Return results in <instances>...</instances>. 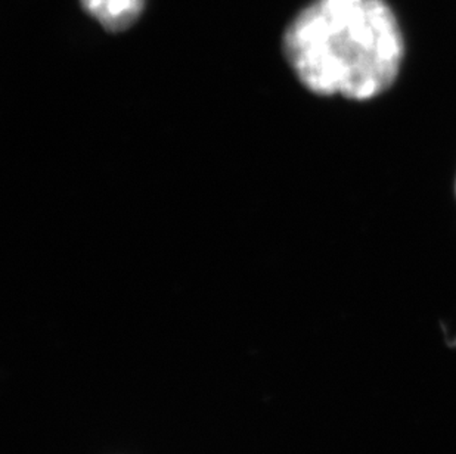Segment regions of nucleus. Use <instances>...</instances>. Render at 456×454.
I'll return each mask as SVG.
<instances>
[{
    "mask_svg": "<svg viewBox=\"0 0 456 454\" xmlns=\"http://www.w3.org/2000/svg\"><path fill=\"white\" fill-rule=\"evenodd\" d=\"M80 4L103 30L121 33L141 18L145 0H80Z\"/></svg>",
    "mask_w": 456,
    "mask_h": 454,
    "instance_id": "2",
    "label": "nucleus"
},
{
    "mask_svg": "<svg viewBox=\"0 0 456 454\" xmlns=\"http://www.w3.org/2000/svg\"><path fill=\"white\" fill-rule=\"evenodd\" d=\"M282 53L310 93L368 101L396 82L405 45L384 0H314L285 28Z\"/></svg>",
    "mask_w": 456,
    "mask_h": 454,
    "instance_id": "1",
    "label": "nucleus"
}]
</instances>
